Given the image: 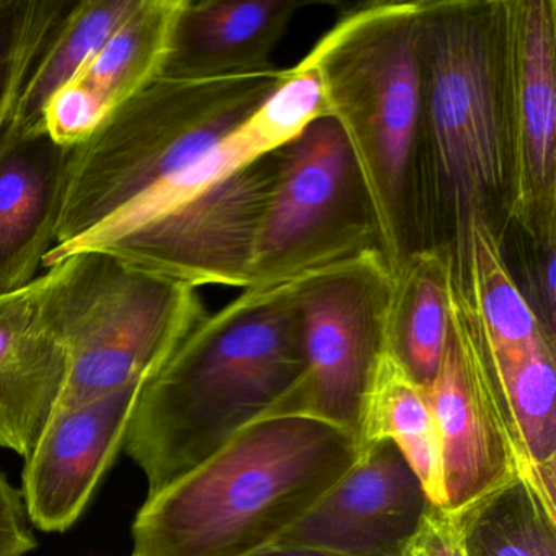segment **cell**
I'll list each match as a JSON object with an SVG mask.
<instances>
[{
	"instance_id": "obj_20",
	"label": "cell",
	"mask_w": 556,
	"mask_h": 556,
	"mask_svg": "<svg viewBox=\"0 0 556 556\" xmlns=\"http://www.w3.org/2000/svg\"><path fill=\"white\" fill-rule=\"evenodd\" d=\"M454 514L468 556H556V504L526 473Z\"/></svg>"
},
{
	"instance_id": "obj_28",
	"label": "cell",
	"mask_w": 556,
	"mask_h": 556,
	"mask_svg": "<svg viewBox=\"0 0 556 556\" xmlns=\"http://www.w3.org/2000/svg\"><path fill=\"white\" fill-rule=\"evenodd\" d=\"M37 548V539L28 526L22 494L0 471V556H25Z\"/></svg>"
},
{
	"instance_id": "obj_26",
	"label": "cell",
	"mask_w": 556,
	"mask_h": 556,
	"mask_svg": "<svg viewBox=\"0 0 556 556\" xmlns=\"http://www.w3.org/2000/svg\"><path fill=\"white\" fill-rule=\"evenodd\" d=\"M514 232V230H510ZM520 258L527 279V302L535 312L540 325L549 338L556 340V239L532 243L516 232Z\"/></svg>"
},
{
	"instance_id": "obj_6",
	"label": "cell",
	"mask_w": 556,
	"mask_h": 556,
	"mask_svg": "<svg viewBox=\"0 0 556 556\" xmlns=\"http://www.w3.org/2000/svg\"><path fill=\"white\" fill-rule=\"evenodd\" d=\"M54 324L70 351L58 408L149 382L206 315L197 288L77 252L45 268Z\"/></svg>"
},
{
	"instance_id": "obj_9",
	"label": "cell",
	"mask_w": 556,
	"mask_h": 556,
	"mask_svg": "<svg viewBox=\"0 0 556 556\" xmlns=\"http://www.w3.org/2000/svg\"><path fill=\"white\" fill-rule=\"evenodd\" d=\"M392 282L382 252L363 253L289 282L304 372L268 416H307L359 442L367 396L386 351Z\"/></svg>"
},
{
	"instance_id": "obj_12",
	"label": "cell",
	"mask_w": 556,
	"mask_h": 556,
	"mask_svg": "<svg viewBox=\"0 0 556 556\" xmlns=\"http://www.w3.org/2000/svg\"><path fill=\"white\" fill-rule=\"evenodd\" d=\"M431 504L395 442L380 439L361 445L346 473L275 543L343 556H402Z\"/></svg>"
},
{
	"instance_id": "obj_18",
	"label": "cell",
	"mask_w": 556,
	"mask_h": 556,
	"mask_svg": "<svg viewBox=\"0 0 556 556\" xmlns=\"http://www.w3.org/2000/svg\"><path fill=\"white\" fill-rule=\"evenodd\" d=\"M451 268L444 253L418 250L393 271L386 353L428 390L441 366L448 330Z\"/></svg>"
},
{
	"instance_id": "obj_2",
	"label": "cell",
	"mask_w": 556,
	"mask_h": 556,
	"mask_svg": "<svg viewBox=\"0 0 556 556\" xmlns=\"http://www.w3.org/2000/svg\"><path fill=\"white\" fill-rule=\"evenodd\" d=\"M304 372L298 307L289 285L243 289L203 320L146 383L125 451L149 496L213 457L268 416Z\"/></svg>"
},
{
	"instance_id": "obj_16",
	"label": "cell",
	"mask_w": 556,
	"mask_h": 556,
	"mask_svg": "<svg viewBox=\"0 0 556 556\" xmlns=\"http://www.w3.org/2000/svg\"><path fill=\"white\" fill-rule=\"evenodd\" d=\"M71 151L47 129L0 141V295L35 281L56 247Z\"/></svg>"
},
{
	"instance_id": "obj_4",
	"label": "cell",
	"mask_w": 556,
	"mask_h": 556,
	"mask_svg": "<svg viewBox=\"0 0 556 556\" xmlns=\"http://www.w3.org/2000/svg\"><path fill=\"white\" fill-rule=\"evenodd\" d=\"M324 79L376 211L395 271L419 250L416 174L421 131L419 2L348 9L307 54Z\"/></svg>"
},
{
	"instance_id": "obj_17",
	"label": "cell",
	"mask_w": 556,
	"mask_h": 556,
	"mask_svg": "<svg viewBox=\"0 0 556 556\" xmlns=\"http://www.w3.org/2000/svg\"><path fill=\"white\" fill-rule=\"evenodd\" d=\"M305 2L184 0L164 79L213 80L275 70L271 58Z\"/></svg>"
},
{
	"instance_id": "obj_25",
	"label": "cell",
	"mask_w": 556,
	"mask_h": 556,
	"mask_svg": "<svg viewBox=\"0 0 556 556\" xmlns=\"http://www.w3.org/2000/svg\"><path fill=\"white\" fill-rule=\"evenodd\" d=\"M324 116H330L324 79L317 66L304 58L285 71L271 96L240 126V136L258 159L294 141Z\"/></svg>"
},
{
	"instance_id": "obj_8",
	"label": "cell",
	"mask_w": 556,
	"mask_h": 556,
	"mask_svg": "<svg viewBox=\"0 0 556 556\" xmlns=\"http://www.w3.org/2000/svg\"><path fill=\"white\" fill-rule=\"evenodd\" d=\"M278 155L247 289L279 288L363 253H383L366 181L331 116L312 123Z\"/></svg>"
},
{
	"instance_id": "obj_21",
	"label": "cell",
	"mask_w": 556,
	"mask_h": 556,
	"mask_svg": "<svg viewBox=\"0 0 556 556\" xmlns=\"http://www.w3.org/2000/svg\"><path fill=\"white\" fill-rule=\"evenodd\" d=\"M493 357L526 458L527 477L555 503L556 343L540 338L517 353L493 350Z\"/></svg>"
},
{
	"instance_id": "obj_13",
	"label": "cell",
	"mask_w": 556,
	"mask_h": 556,
	"mask_svg": "<svg viewBox=\"0 0 556 556\" xmlns=\"http://www.w3.org/2000/svg\"><path fill=\"white\" fill-rule=\"evenodd\" d=\"M146 383L83 405L56 408L25 464L22 500L45 532L71 529L112 467Z\"/></svg>"
},
{
	"instance_id": "obj_19",
	"label": "cell",
	"mask_w": 556,
	"mask_h": 556,
	"mask_svg": "<svg viewBox=\"0 0 556 556\" xmlns=\"http://www.w3.org/2000/svg\"><path fill=\"white\" fill-rule=\"evenodd\" d=\"M141 0H83L73 2L35 64L4 135L43 131L45 112L96 54L109 43Z\"/></svg>"
},
{
	"instance_id": "obj_15",
	"label": "cell",
	"mask_w": 556,
	"mask_h": 556,
	"mask_svg": "<svg viewBox=\"0 0 556 556\" xmlns=\"http://www.w3.org/2000/svg\"><path fill=\"white\" fill-rule=\"evenodd\" d=\"M184 0H141L92 61L54 96L45 129L76 148L119 106L164 73L175 21Z\"/></svg>"
},
{
	"instance_id": "obj_11",
	"label": "cell",
	"mask_w": 556,
	"mask_h": 556,
	"mask_svg": "<svg viewBox=\"0 0 556 556\" xmlns=\"http://www.w3.org/2000/svg\"><path fill=\"white\" fill-rule=\"evenodd\" d=\"M513 227L556 239V2L504 0Z\"/></svg>"
},
{
	"instance_id": "obj_3",
	"label": "cell",
	"mask_w": 556,
	"mask_h": 556,
	"mask_svg": "<svg viewBox=\"0 0 556 556\" xmlns=\"http://www.w3.org/2000/svg\"><path fill=\"white\" fill-rule=\"evenodd\" d=\"M357 454V439L328 422L260 419L146 500L132 523L131 556L253 555L291 529Z\"/></svg>"
},
{
	"instance_id": "obj_29",
	"label": "cell",
	"mask_w": 556,
	"mask_h": 556,
	"mask_svg": "<svg viewBox=\"0 0 556 556\" xmlns=\"http://www.w3.org/2000/svg\"><path fill=\"white\" fill-rule=\"evenodd\" d=\"M250 556H343L337 553L325 552V549L308 548V546H294V545H275L266 546L260 552L253 553Z\"/></svg>"
},
{
	"instance_id": "obj_24",
	"label": "cell",
	"mask_w": 556,
	"mask_h": 556,
	"mask_svg": "<svg viewBox=\"0 0 556 556\" xmlns=\"http://www.w3.org/2000/svg\"><path fill=\"white\" fill-rule=\"evenodd\" d=\"M70 0H0V141Z\"/></svg>"
},
{
	"instance_id": "obj_23",
	"label": "cell",
	"mask_w": 556,
	"mask_h": 556,
	"mask_svg": "<svg viewBox=\"0 0 556 556\" xmlns=\"http://www.w3.org/2000/svg\"><path fill=\"white\" fill-rule=\"evenodd\" d=\"M465 298L470 302L496 353H517L540 338H548L517 286L504 247L488 230L471 233L470 266Z\"/></svg>"
},
{
	"instance_id": "obj_14",
	"label": "cell",
	"mask_w": 556,
	"mask_h": 556,
	"mask_svg": "<svg viewBox=\"0 0 556 556\" xmlns=\"http://www.w3.org/2000/svg\"><path fill=\"white\" fill-rule=\"evenodd\" d=\"M70 351L54 324L41 273L0 295V447L27 460L60 405Z\"/></svg>"
},
{
	"instance_id": "obj_10",
	"label": "cell",
	"mask_w": 556,
	"mask_h": 556,
	"mask_svg": "<svg viewBox=\"0 0 556 556\" xmlns=\"http://www.w3.org/2000/svg\"><path fill=\"white\" fill-rule=\"evenodd\" d=\"M425 396L441 445L445 509L457 513L510 475H527L490 341L452 281L447 341Z\"/></svg>"
},
{
	"instance_id": "obj_5",
	"label": "cell",
	"mask_w": 556,
	"mask_h": 556,
	"mask_svg": "<svg viewBox=\"0 0 556 556\" xmlns=\"http://www.w3.org/2000/svg\"><path fill=\"white\" fill-rule=\"evenodd\" d=\"M286 70L213 80H155L73 148L58 242L66 249L214 154Z\"/></svg>"
},
{
	"instance_id": "obj_7",
	"label": "cell",
	"mask_w": 556,
	"mask_h": 556,
	"mask_svg": "<svg viewBox=\"0 0 556 556\" xmlns=\"http://www.w3.org/2000/svg\"><path fill=\"white\" fill-rule=\"evenodd\" d=\"M278 151L220 178L185 175L92 230L50 252L43 268L77 252L191 288H249L260 223L278 172Z\"/></svg>"
},
{
	"instance_id": "obj_27",
	"label": "cell",
	"mask_w": 556,
	"mask_h": 556,
	"mask_svg": "<svg viewBox=\"0 0 556 556\" xmlns=\"http://www.w3.org/2000/svg\"><path fill=\"white\" fill-rule=\"evenodd\" d=\"M402 556H468L455 514L431 504Z\"/></svg>"
},
{
	"instance_id": "obj_22",
	"label": "cell",
	"mask_w": 556,
	"mask_h": 556,
	"mask_svg": "<svg viewBox=\"0 0 556 556\" xmlns=\"http://www.w3.org/2000/svg\"><path fill=\"white\" fill-rule=\"evenodd\" d=\"M380 439L395 442L421 480L429 501L444 507L441 445L431 409L422 389L386 351L367 396L359 447Z\"/></svg>"
},
{
	"instance_id": "obj_1",
	"label": "cell",
	"mask_w": 556,
	"mask_h": 556,
	"mask_svg": "<svg viewBox=\"0 0 556 556\" xmlns=\"http://www.w3.org/2000/svg\"><path fill=\"white\" fill-rule=\"evenodd\" d=\"M419 250L444 253L465 294L471 233L513 227L504 0H419Z\"/></svg>"
}]
</instances>
